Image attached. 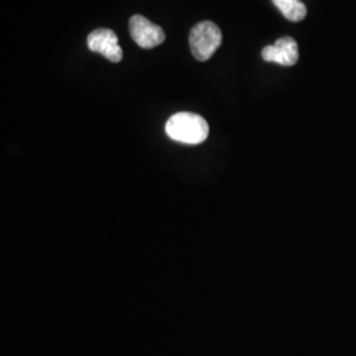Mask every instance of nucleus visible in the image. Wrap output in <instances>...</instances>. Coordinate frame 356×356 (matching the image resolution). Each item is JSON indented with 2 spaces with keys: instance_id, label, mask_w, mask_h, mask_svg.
Segmentation results:
<instances>
[{
  "instance_id": "obj_5",
  "label": "nucleus",
  "mask_w": 356,
  "mask_h": 356,
  "mask_svg": "<svg viewBox=\"0 0 356 356\" xmlns=\"http://www.w3.org/2000/svg\"><path fill=\"white\" fill-rule=\"evenodd\" d=\"M263 60L267 63H275L281 66H293L297 64L300 53L296 40L292 38H281L275 45H268L261 51Z\"/></svg>"
},
{
  "instance_id": "obj_2",
  "label": "nucleus",
  "mask_w": 356,
  "mask_h": 356,
  "mask_svg": "<svg viewBox=\"0 0 356 356\" xmlns=\"http://www.w3.org/2000/svg\"><path fill=\"white\" fill-rule=\"evenodd\" d=\"M191 54L198 61H207L222 44V32L213 22H201L193 26L189 36Z\"/></svg>"
},
{
  "instance_id": "obj_6",
  "label": "nucleus",
  "mask_w": 356,
  "mask_h": 356,
  "mask_svg": "<svg viewBox=\"0 0 356 356\" xmlns=\"http://www.w3.org/2000/svg\"><path fill=\"white\" fill-rule=\"evenodd\" d=\"M272 1L288 20L301 22L305 19L307 10L301 0H272Z\"/></svg>"
},
{
  "instance_id": "obj_4",
  "label": "nucleus",
  "mask_w": 356,
  "mask_h": 356,
  "mask_svg": "<svg viewBox=\"0 0 356 356\" xmlns=\"http://www.w3.org/2000/svg\"><path fill=\"white\" fill-rule=\"evenodd\" d=\"M118 36L111 29H95L88 36V47L91 51L99 53L111 63H119L123 58V51L119 47Z\"/></svg>"
},
{
  "instance_id": "obj_1",
  "label": "nucleus",
  "mask_w": 356,
  "mask_h": 356,
  "mask_svg": "<svg viewBox=\"0 0 356 356\" xmlns=\"http://www.w3.org/2000/svg\"><path fill=\"white\" fill-rule=\"evenodd\" d=\"M165 131L173 140L185 144H201L209 136V124L200 115L178 113L169 118Z\"/></svg>"
},
{
  "instance_id": "obj_3",
  "label": "nucleus",
  "mask_w": 356,
  "mask_h": 356,
  "mask_svg": "<svg viewBox=\"0 0 356 356\" xmlns=\"http://www.w3.org/2000/svg\"><path fill=\"white\" fill-rule=\"evenodd\" d=\"M129 32L134 41L143 49H152L165 41V33L161 26L153 24L141 15H135L129 20Z\"/></svg>"
}]
</instances>
